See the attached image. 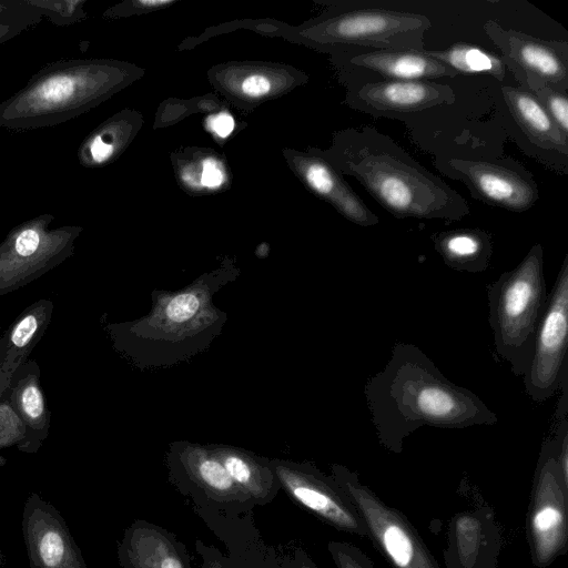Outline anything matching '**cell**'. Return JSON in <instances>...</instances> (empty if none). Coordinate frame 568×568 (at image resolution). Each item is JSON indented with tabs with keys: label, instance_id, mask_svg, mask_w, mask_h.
<instances>
[{
	"label": "cell",
	"instance_id": "cell-1",
	"mask_svg": "<svg viewBox=\"0 0 568 568\" xmlns=\"http://www.w3.org/2000/svg\"><path fill=\"white\" fill-rule=\"evenodd\" d=\"M364 394L378 442L395 454L422 426L463 429L498 423L475 393L447 379L409 343L394 344L387 364L366 382Z\"/></svg>",
	"mask_w": 568,
	"mask_h": 568
},
{
	"label": "cell",
	"instance_id": "cell-19",
	"mask_svg": "<svg viewBox=\"0 0 568 568\" xmlns=\"http://www.w3.org/2000/svg\"><path fill=\"white\" fill-rule=\"evenodd\" d=\"M282 154L301 183L346 220L364 227L379 223L378 216L367 207L344 175L325 159L308 150L283 149Z\"/></svg>",
	"mask_w": 568,
	"mask_h": 568
},
{
	"label": "cell",
	"instance_id": "cell-24",
	"mask_svg": "<svg viewBox=\"0 0 568 568\" xmlns=\"http://www.w3.org/2000/svg\"><path fill=\"white\" fill-rule=\"evenodd\" d=\"M171 162L178 184L190 195L214 194L231 185L227 160L213 149L184 148L171 153Z\"/></svg>",
	"mask_w": 568,
	"mask_h": 568
},
{
	"label": "cell",
	"instance_id": "cell-38",
	"mask_svg": "<svg viewBox=\"0 0 568 568\" xmlns=\"http://www.w3.org/2000/svg\"><path fill=\"white\" fill-rule=\"evenodd\" d=\"M204 128L217 142L224 143L234 133L236 122L227 106H224L206 114Z\"/></svg>",
	"mask_w": 568,
	"mask_h": 568
},
{
	"label": "cell",
	"instance_id": "cell-29",
	"mask_svg": "<svg viewBox=\"0 0 568 568\" xmlns=\"http://www.w3.org/2000/svg\"><path fill=\"white\" fill-rule=\"evenodd\" d=\"M424 52L458 74H484L498 81L506 77V67L499 55L471 43L457 42L443 50L424 49Z\"/></svg>",
	"mask_w": 568,
	"mask_h": 568
},
{
	"label": "cell",
	"instance_id": "cell-6",
	"mask_svg": "<svg viewBox=\"0 0 568 568\" xmlns=\"http://www.w3.org/2000/svg\"><path fill=\"white\" fill-rule=\"evenodd\" d=\"M487 296L495 352L515 375L524 376L547 302L541 244L532 245L515 268L501 273L488 286Z\"/></svg>",
	"mask_w": 568,
	"mask_h": 568
},
{
	"label": "cell",
	"instance_id": "cell-14",
	"mask_svg": "<svg viewBox=\"0 0 568 568\" xmlns=\"http://www.w3.org/2000/svg\"><path fill=\"white\" fill-rule=\"evenodd\" d=\"M270 463L281 488L295 503L341 531L367 538L364 521L331 475L308 463Z\"/></svg>",
	"mask_w": 568,
	"mask_h": 568
},
{
	"label": "cell",
	"instance_id": "cell-5",
	"mask_svg": "<svg viewBox=\"0 0 568 568\" xmlns=\"http://www.w3.org/2000/svg\"><path fill=\"white\" fill-rule=\"evenodd\" d=\"M432 27L420 13L388 9H343L336 3L281 38L329 55L365 50H422Z\"/></svg>",
	"mask_w": 568,
	"mask_h": 568
},
{
	"label": "cell",
	"instance_id": "cell-16",
	"mask_svg": "<svg viewBox=\"0 0 568 568\" xmlns=\"http://www.w3.org/2000/svg\"><path fill=\"white\" fill-rule=\"evenodd\" d=\"M344 87L379 81H435L458 75L422 50H365L331 55Z\"/></svg>",
	"mask_w": 568,
	"mask_h": 568
},
{
	"label": "cell",
	"instance_id": "cell-3",
	"mask_svg": "<svg viewBox=\"0 0 568 568\" xmlns=\"http://www.w3.org/2000/svg\"><path fill=\"white\" fill-rule=\"evenodd\" d=\"M145 73L134 63L105 58L51 62L0 103V128L31 130L74 119Z\"/></svg>",
	"mask_w": 568,
	"mask_h": 568
},
{
	"label": "cell",
	"instance_id": "cell-39",
	"mask_svg": "<svg viewBox=\"0 0 568 568\" xmlns=\"http://www.w3.org/2000/svg\"><path fill=\"white\" fill-rule=\"evenodd\" d=\"M196 550L203 558L201 568H231L230 560L225 559L219 550L201 541L196 542Z\"/></svg>",
	"mask_w": 568,
	"mask_h": 568
},
{
	"label": "cell",
	"instance_id": "cell-41",
	"mask_svg": "<svg viewBox=\"0 0 568 568\" xmlns=\"http://www.w3.org/2000/svg\"><path fill=\"white\" fill-rule=\"evenodd\" d=\"M22 31H24V30H22L20 28H16V27H1L0 28V45L3 42L19 36Z\"/></svg>",
	"mask_w": 568,
	"mask_h": 568
},
{
	"label": "cell",
	"instance_id": "cell-33",
	"mask_svg": "<svg viewBox=\"0 0 568 568\" xmlns=\"http://www.w3.org/2000/svg\"><path fill=\"white\" fill-rule=\"evenodd\" d=\"M531 93L540 102L558 130L568 136V91L541 87Z\"/></svg>",
	"mask_w": 568,
	"mask_h": 568
},
{
	"label": "cell",
	"instance_id": "cell-4",
	"mask_svg": "<svg viewBox=\"0 0 568 568\" xmlns=\"http://www.w3.org/2000/svg\"><path fill=\"white\" fill-rule=\"evenodd\" d=\"M232 270L225 265L181 291L162 293L151 312L138 321L109 324L114 347L146 365L192 355L217 334L223 323L225 314L212 304V294Z\"/></svg>",
	"mask_w": 568,
	"mask_h": 568
},
{
	"label": "cell",
	"instance_id": "cell-42",
	"mask_svg": "<svg viewBox=\"0 0 568 568\" xmlns=\"http://www.w3.org/2000/svg\"><path fill=\"white\" fill-rule=\"evenodd\" d=\"M0 561H1V548H0Z\"/></svg>",
	"mask_w": 568,
	"mask_h": 568
},
{
	"label": "cell",
	"instance_id": "cell-10",
	"mask_svg": "<svg viewBox=\"0 0 568 568\" xmlns=\"http://www.w3.org/2000/svg\"><path fill=\"white\" fill-rule=\"evenodd\" d=\"M568 253L565 254L554 287L539 321L529 367L524 374L526 394L541 403L560 388L568 371Z\"/></svg>",
	"mask_w": 568,
	"mask_h": 568
},
{
	"label": "cell",
	"instance_id": "cell-23",
	"mask_svg": "<svg viewBox=\"0 0 568 568\" xmlns=\"http://www.w3.org/2000/svg\"><path fill=\"white\" fill-rule=\"evenodd\" d=\"M53 302L40 298L26 307L0 337V395L13 373L28 359L51 322Z\"/></svg>",
	"mask_w": 568,
	"mask_h": 568
},
{
	"label": "cell",
	"instance_id": "cell-17",
	"mask_svg": "<svg viewBox=\"0 0 568 568\" xmlns=\"http://www.w3.org/2000/svg\"><path fill=\"white\" fill-rule=\"evenodd\" d=\"M344 102L373 116L398 118L455 102L448 84L436 81H379L348 85Z\"/></svg>",
	"mask_w": 568,
	"mask_h": 568
},
{
	"label": "cell",
	"instance_id": "cell-12",
	"mask_svg": "<svg viewBox=\"0 0 568 568\" xmlns=\"http://www.w3.org/2000/svg\"><path fill=\"white\" fill-rule=\"evenodd\" d=\"M439 170L460 180L471 196L495 207L523 213L535 205L539 191L534 175L510 159H439Z\"/></svg>",
	"mask_w": 568,
	"mask_h": 568
},
{
	"label": "cell",
	"instance_id": "cell-34",
	"mask_svg": "<svg viewBox=\"0 0 568 568\" xmlns=\"http://www.w3.org/2000/svg\"><path fill=\"white\" fill-rule=\"evenodd\" d=\"M42 20L28 0H0V28L16 27L27 30Z\"/></svg>",
	"mask_w": 568,
	"mask_h": 568
},
{
	"label": "cell",
	"instance_id": "cell-2",
	"mask_svg": "<svg viewBox=\"0 0 568 568\" xmlns=\"http://www.w3.org/2000/svg\"><path fill=\"white\" fill-rule=\"evenodd\" d=\"M307 150L343 175L357 180L397 219L453 222L470 214L467 201L458 192L374 128L343 129L334 132L327 149Z\"/></svg>",
	"mask_w": 568,
	"mask_h": 568
},
{
	"label": "cell",
	"instance_id": "cell-15",
	"mask_svg": "<svg viewBox=\"0 0 568 568\" xmlns=\"http://www.w3.org/2000/svg\"><path fill=\"white\" fill-rule=\"evenodd\" d=\"M207 79L227 103L252 111L307 83L308 75L278 62L227 61L211 67Z\"/></svg>",
	"mask_w": 568,
	"mask_h": 568
},
{
	"label": "cell",
	"instance_id": "cell-11",
	"mask_svg": "<svg viewBox=\"0 0 568 568\" xmlns=\"http://www.w3.org/2000/svg\"><path fill=\"white\" fill-rule=\"evenodd\" d=\"M483 30L499 49L500 58L519 87L532 92L541 87L568 91V42L545 40L487 20Z\"/></svg>",
	"mask_w": 568,
	"mask_h": 568
},
{
	"label": "cell",
	"instance_id": "cell-35",
	"mask_svg": "<svg viewBox=\"0 0 568 568\" xmlns=\"http://www.w3.org/2000/svg\"><path fill=\"white\" fill-rule=\"evenodd\" d=\"M24 438V426L13 409L9 390L0 395V448L19 446Z\"/></svg>",
	"mask_w": 568,
	"mask_h": 568
},
{
	"label": "cell",
	"instance_id": "cell-31",
	"mask_svg": "<svg viewBox=\"0 0 568 568\" xmlns=\"http://www.w3.org/2000/svg\"><path fill=\"white\" fill-rule=\"evenodd\" d=\"M28 3L57 27H67L87 18V0H28Z\"/></svg>",
	"mask_w": 568,
	"mask_h": 568
},
{
	"label": "cell",
	"instance_id": "cell-30",
	"mask_svg": "<svg viewBox=\"0 0 568 568\" xmlns=\"http://www.w3.org/2000/svg\"><path fill=\"white\" fill-rule=\"evenodd\" d=\"M224 106H226L224 101L214 95L193 98L189 101L169 99L160 105L154 128L171 125L193 112L210 114Z\"/></svg>",
	"mask_w": 568,
	"mask_h": 568
},
{
	"label": "cell",
	"instance_id": "cell-20",
	"mask_svg": "<svg viewBox=\"0 0 568 568\" xmlns=\"http://www.w3.org/2000/svg\"><path fill=\"white\" fill-rule=\"evenodd\" d=\"M500 532L486 508L457 514L448 530L447 568H497Z\"/></svg>",
	"mask_w": 568,
	"mask_h": 568
},
{
	"label": "cell",
	"instance_id": "cell-7",
	"mask_svg": "<svg viewBox=\"0 0 568 568\" xmlns=\"http://www.w3.org/2000/svg\"><path fill=\"white\" fill-rule=\"evenodd\" d=\"M54 216L39 214L12 227L0 242V296L38 280L74 254L79 225L50 229Z\"/></svg>",
	"mask_w": 568,
	"mask_h": 568
},
{
	"label": "cell",
	"instance_id": "cell-13",
	"mask_svg": "<svg viewBox=\"0 0 568 568\" xmlns=\"http://www.w3.org/2000/svg\"><path fill=\"white\" fill-rule=\"evenodd\" d=\"M168 464L175 485L189 490L200 505L206 503L235 515L256 506L230 477L211 446L175 443Z\"/></svg>",
	"mask_w": 568,
	"mask_h": 568
},
{
	"label": "cell",
	"instance_id": "cell-28",
	"mask_svg": "<svg viewBox=\"0 0 568 568\" xmlns=\"http://www.w3.org/2000/svg\"><path fill=\"white\" fill-rule=\"evenodd\" d=\"M211 447L230 477L255 505L266 504L276 496L281 486L270 460L230 446Z\"/></svg>",
	"mask_w": 568,
	"mask_h": 568
},
{
	"label": "cell",
	"instance_id": "cell-32",
	"mask_svg": "<svg viewBox=\"0 0 568 568\" xmlns=\"http://www.w3.org/2000/svg\"><path fill=\"white\" fill-rule=\"evenodd\" d=\"M286 26V23L276 21L274 19H244L241 21H233L217 27H212L205 30L201 36L185 40L183 43H181L180 49L193 48L194 45L211 37L226 33L241 28L253 30L263 36L281 37V33Z\"/></svg>",
	"mask_w": 568,
	"mask_h": 568
},
{
	"label": "cell",
	"instance_id": "cell-9",
	"mask_svg": "<svg viewBox=\"0 0 568 568\" xmlns=\"http://www.w3.org/2000/svg\"><path fill=\"white\" fill-rule=\"evenodd\" d=\"M557 438L544 442L535 473L527 519V535L534 564L549 566L565 554L568 539V487L556 459Z\"/></svg>",
	"mask_w": 568,
	"mask_h": 568
},
{
	"label": "cell",
	"instance_id": "cell-8",
	"mask_svg": "<svg viewBox=\"0 0 568 568\" xmlns=\"http://www.w3.org/2000/svg\"><path fill=\"white\" fill-rule=\"evenodd\" d=\"M331 476L364 521L367 538L393 568H439L409 520L361 483L355 471L335 464Z\"/></svg>",
	"mask_w": 568,
	"mask_h": 568
},
{
	"label": "cell",
	"instance_id": "cell-18",
	"mask_svg": "<svg viewBox=\"0 0 568 568\" xmlns=\"http://www.w3.org/2000/svg\"><path fill=\"white\" fill-rule=\"evenodd\" d=\"M22 535L30 568H88L62 515L37 493L24 503Z\"/></svg>",
	"mask_w": 568,
	"mask_h": 568
},
{
	"label": "cell",
	"instance_id": "cell-21",
	"mask_svg": "<svg viewBox=\"0 0 568 568\" xmlns=\"http://www.w3.org/2000/svg\"><path fill=\"white\" fill-rule=\"evenodd\" d=\"M36 361L27 359L11 376L8 387L11 405L24 426V438L17 446L22 453H37L50 430L51 412L40 383Z\"/></svg>",
	"mask_w": 568,
	"mask_h": 568
},
{
	"label": "cell",
	"instance_id": "cell-22",
	"mask_svg": "<svg viewBox=\"0 0 568 568\" xmlns=\"http://www.w3.org/2000/svg\"><path fill=\"white\" fill-rule=\"evenodd\" d=\"M122 568H191L184 547L166 530L134 521L118 544Z\"/></svg>",
	"mask_w": 568,
	"mask_h": 568
},
{
	"label": "cell",
	"instance_id": "cell-26",
	"mask_svg": "<svg viewBox=\"0 0 568 568\" xmlns=\"http://www.w3.org/2000/svg\"><path fill=\"white\" fill-rule=\"evenodd\" d=\"M503 99L513 119L537 149L568 158V136H565L537 98L520 87L503 85Z\"/></svg>",
	"mask_w": 568,
	"mask_h": 568
},
{
	"label": "cell",
	"instance_id": "cell-37",
	"mask_svg": "<svg viewBox=\"0 0 568 568\" xmlns=\"http://www.w3.org/2000/svg\"><path fill=\"white\" fill-rule=\"evenodd\" d=\"M178 1L179 0H126L108 8L102 16L106 19L126 18L169 8Z\"/></svg>",
	"mask_w": 568,
	"mask_h": 568
},
{
	"label": "cell",
	"instance_id": "cell-27",
	"mask_svg": "<svg viewBox=\"0 0 568 568\" xmlns=\"http://www.w3.org/2000/svg\"><path fill=\"white\" fill-rule=\"evenodd\" d=\"M444 263L458 272L481 273L493 254L490 234L481 229H453L430 236Z\"/></svg>",
	"mask_w": 568,
	"mask_h": 568
},
{
	"label": "cell",
	"instance_id": "cell-36",
	"mask_svg": "<svg viewBox=\"0 0 568 568\" xmlns=\"http://www.w3.org/2000/svg\"><path fill=\"white\" fill-rule=\"evenodd\" d=\"M327 549L336 568H375L372 560L352 544L331 541Z\"/></svg>",
	"mask_w": 568,
	"mask_h": 568
},
{
	"label": "cell",
	"instance_id": "cell-40",
	"mask_svg": "<svg viewBox=\"0 0 568 568\" xmlns=\"http://www.w3.org/2000/svg\"><path fill=\"white\" fill-rule=\"evenodd\" d=\"M288 568H317V566L304 551H298Z\"/></svg>",
	"mask_w": 568,
	"mask_h": 568
},
{
	"label": "cell",
	"instance_id": "cell-25",
	"mask_svg": "<svg viewBox=\"0 0 568 568\" xmlns=\"http://www.w3.org/2000/svg\"><path fill=\"white\" fill-rule=\"evenodd\" d=\"M143 125V116L133 109H122L93 129L81 142L77 155L87 169L109 165L128 149Z\"/></svg>",
	"mask_w": 568,
	"mask_h": 568
}]
</instances>
